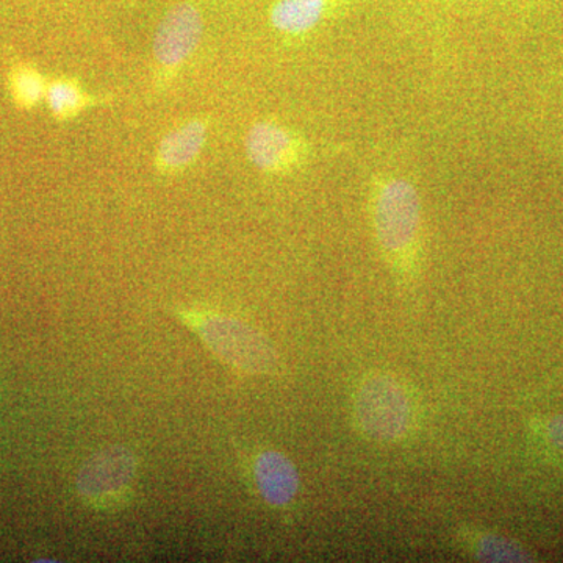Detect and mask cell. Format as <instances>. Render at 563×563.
Wrapping results in <instances>:
<instances>
[{
  "mask_svg": "<svg viewBox=\"0 0 563 563\" xmlns=\"http://www.w3.org/2000/svg\"><path fill=\"white\" fill-rule=\"evenodd\" d=\"M377 244L391 268L412 277L420 254L421 206L417 188L402 177L377 181L372 196Z\"/></svg>",
  "mask_w": 563,
  "mask_h": 563,
  "instance_id": "1",
  "label": "cell"
},
{
  "mask_svg": "<svg viewBox=\"0 0 563 563\" xmlns=\"http://www.w3.org/2000/svg\"><path fill=\"white\" fill-rule=\"evenodd\" d=\"M352 417L363 435L398 443L412 433L418 418L412 388L390 373H369L355 387Z\"/></svg>",
  "mask_w": 563,
  "mask_h": 563,
  "instance_id": "2",
  "label": "cell"
},
{
  "mask_svg": "<svg viewBox=\"0 0 563 563\" xmlns=\"http://www.w3.org/2000/svg\"><path fill=\"white\" fill-rule=\"evenodd\" d=\"M198 329L211 350L235 368L251 374H269L277 369L272 343L246 322L231 317L202 318Z\"/></svg>",
  "mask_w": 563,
  "mask_h": 563,
  "instance_id": "3",
  "label": "cell"
},
{
  "mask_svg": "<svg viewBox=\"0 0 563 563\" xmlns=\"http://www.w3.org/2000/svg\"><path fill=\"white\" fill-rule=\"evenodd\" d=\"M135 466V459L128 450L109 448L85 463L77 487L90 501L120 495L132 483Z\"/></svg>",
  "mask_w": 563,
  "mask_h": 563,
  "instance_id": "4",
  "label": "cell"
},
{
  "mask_svg": "<svg viewBox=\"0 0 563 563\" xmlns=\"http://www.w3.org/2000/svg\"><path fill=\"white\" fill-rule=\"evenodd\" d=\"M202 27L201 13L191 3L174 7L163 18L155 35V58L166 68L180 65L198 47Z\"/></svg>",
  "mask_w": 563,
  "mask_h": 563,
  "instance_id": "5",
  "label": "cell"
},
{
  "mask_svg": "<svg viewBox=\"0 0 563 563\" xmlns=\"http://www.w3.org/2000/svg\"><path fill=\"white\" fill-rule=\"evenodd\" d=\"M247 154L257 168L266 173L287 172L299 161L301 144L276 122L263 121L247 133Z\"/></svg>",
  "mask_w": 563,
  "mask_h": 563,
  "instance_id": "6",
  "label": "cell"
},
{
  "mask_svg": "<svg viewBox=\"0 0 563 563\" xmlns=\"http://www.w3.org/2000/svg\"><path fill=\"white\" fill-rule=\"evenodd\" d=\"M254 476L262 498L274 507L288 506L298 495V472L290 459L276 451H266L258 455Z\"/></svg>",
  "mask_w": 563,
  "mask_h": 563,
  "instance_id": "7",
  "label": "cell"
},
{
  "mask_svg": "<svg viewBox=\"0 0 563 563\" xmlns=\"http://www.w3.org/2000/svg\"><path fill=\"white\" fill-rule=\"evenodd\" d=\"M340 0H276L269 11L273 27L287 35H302L317 27Z\"/></svg>",
  "mask_w": 563,
  "mask_h": 563,
  "instance_id": "8",
  "label": "cell"
},
{
  "mask_svg": "<svg viewBox=\"0 0 563 563\" xmlns=\"http://www.w3.org/2000/svg\"><path fill=\"white\" fill-rule=\"evenodd\" d=\"M206 132V124L199 120L187 122L169 132L158 150V168L165 173H174L190 165L202 150Z\"/></svg>",
  "mask_w": 563,
  "mask_h": 563,
  "instance_id": "9",
  "label": "cell"
},
{
  "mask_svg": "<svg viewBox=\"0 0 563 563\" xmlns=\"http://www.w3.org/2000/svg\"><path fill=\"white\" fill-rule=\"evenodd\" d=\"M463 542L476 561L483 562H528L531 555L520 544L498 533L466 531Z\"/></svg>",
  "mask_w": 563,
  "mask_h": 563,
  "instance_id": "10",
  "label": "cell"
},
{
  "mask_svg": "<svg viewBox=\"0 0 563 563\" xmlns=\"http://www.w3.org/2000/svg\"><path fill=\"white\" fill-rule=\"evenodd\" d=\"M47 101H49L51 110L55 117L65 118L74 117L79 113L84 107L85 98L79 88L68 80H58L52 84L47 90Z\"/></svg>",
  "mask_w": 563,
  "mask_h": 563,
  "instance_id": "11",
  "label": "cell"
},
{
  "mask_svg": "<svg viewBox=\"0 0 563 563\" xmlns=\"http://www.w3.org/2000/svg\"><path fill=\"white\" fill-rule=\"evenodd\" d=\"M44 81L36 70L20 68L11 74V92L21 107H33L44 95Z\"/></svg>",
  "mask_w": 563,
  "mask_h": 563,
  "instance_id": "12",
  "label": "cell"
},
{
  "mask_svg": "<svg viewBox=\"0 0 563 563\" xmlns=\"http://www.w3.org/2000/svg\"><path fill=\"white\" fill-rule=\"evenodd\" d=\"M544 443L563 454V415L550 418L542 428Z\"/></svg>",
  "mask_w": 563,
  "mask_h": 563,
  "instance_id": "13",
  "label": "cell"
}]
</instances>
